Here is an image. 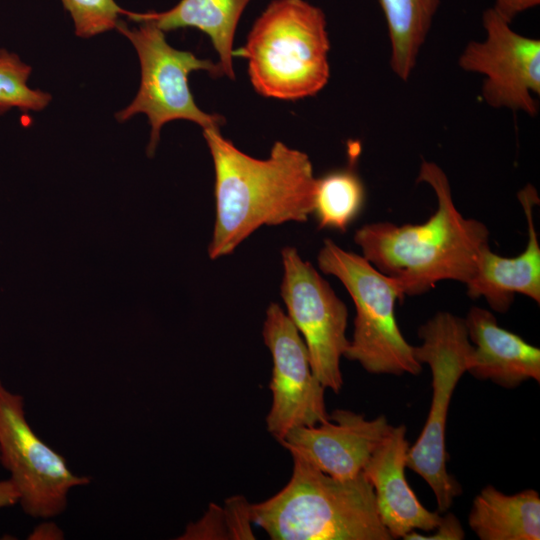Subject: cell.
Returning a JSON list of instances; mask_svg holds the SVG:
<instances>
[{"label":"cell","mask_w":540,"mask_h":540,"mask_svg":"<svg viewBox=\"0 0 540 540\" xmlns=\"http://www.w3.org/2000/svg\"><path fill=\"white\" fill-rule=\"evenodd\" d=\"M214 166L215 220L208 256L231 254L262 226L306 222L313 212L316 178L309 156L276 141L268 158H254L203 129Z\"/></svg>","instance_id":"1"},{"label":"cell","mask_w":540,"mask_h":540,"mask_svg":"<svg viewBox=\"0 0 540 540\" xmlns=\"http://www.w3.org/2000/svg\"><path fill=\"white\" fill-rule=\"evenodd\" d=\"M416 181L428 184L436 195V210L426 221L402 225L373 222L354 234L361 255L394 278L403 297L424 294L444 280L466 284L489 246L488 228L460 213L440 166L423 160Z\"/></svg>","instance_id":"2"},{"label":"cell","mask_w":540,"mask_h":540,"mask_svg":"<svg viewBox=\"0 0 540 540\" xmlns=\"http://www.w3.org/2000/svg\"><path fill=\"white\" fill-rule=\"evenodd\" d=\"M288 483L265 501L250 504L251 521L272 540H391L363 472L333 478L291 453Z\"/></svg>","instance_id":"3"},{"label":"cell","mask_w":540,"mask_h":540,"mask_svg":"<svg viewBox=\"0 0 540 540\" xmlns=\"http://www.w3.org/2000/svg\"><path fill=\"white\" fill-rule=\"evenodd\" d=\"M323 11L305 0H273L256 19L245 45L248 75L263 97L294 101L328 83L330 42Z\"/></svg>","instance_id":"4"},{"label":"cell","mask_w":540,"mask_h":540,"mask_svg":"<svg viewBox=\"0 0 540 540\" xmlns=\"http://www.w3.org/2000/svg\"><path fill=\"white\" fill-rule=\"evenodd\" d=\"M317 261L323 273L343 284L355 305L353 336L344 357L371 374L418 375L422 364L396 321V301L404 299L397 281L331 239L324 240Z\"/></svg>","instance_id":"5"},{"label":"cell","mask_w":540,"mask_h":540,"mask_svg":"<svg viewBox=\"0 0 540 540\" xmlns=\"http://www.w3.org/2000/svg\"><path fill=\"white\" fill-rule=\"evenodd\" d=\"M421 344L416 359L429 366L432 398L428 417L409 447L407 467L420 475L433 491L438 512L449 510L462 487L447 470L446 424L450 402L462 375L467 372L472 349L464 318L440 311L418 329Z\"/></svg>","instance_id":"6"},{"label":"cell","mask_w":540,"mask_h":540,"mask_svg":"<svg viewBox=\"0 0 540 540\" xmlns=\"http://www.w3.org/2000/svg\"><path fill=\"white\" fill-rule=\"evenodd\" d=\"M138 23V27L131 28L119 21L116 27L134 46L141 67L138 92L133 101L116 114V119L124 122L139 113L147 116L151 125L147 152L152 156L162 126L170 121L189 120L202 129L223 125L222 116L205 113L197 106L188 77L198 70L207 71L212 77L223 76L224 72L219 63L199 59L190 51L170 46L164 31L153 22L143 20Z\"/></svg>","instance_id":"7"},{"label":"cell","mask_w":540,"mask_h":540,"mask_svg":"<svg viewBox=\"0 0 540 540\" xmlns=\"http://www.w3.org/2000/svg\"><path fill=\"white\" fill-rule=\"evenodd\" d=\"M24 398L0 380V463L18 494L23 511L39 519L62 514L70 492L90 484L65 458L47 445L26 419Z\"/></svg>","instance_id":"8"},{"label":"cell","mask_w":540,"mask_h":540,"mask_svg":"<svg viewBox=\"0 0 540 540\" xmlns=\"http://www.w3.org/2000/svg\"><path fill=\"white\" fill-rule=\"evenodd\" d=\"M281 257L280 291L286 314L305 343L313 374L325 388L338 393L343 386L340 360L349 345L347 307L296 248L284 247Z\"/></svg>","instance_id":"9"},{"label":"cell","mask_w":540,"mask_h":540,"mask_svg":"<svg viewBox=\"0 0 540 540\" xmlns=\"http://www.w3.org/2000/svg\"><path fill=\"white\" fill-rule=\"evenodd\" d=\"M486 33L471 41L458 64L464 71L484 76L482 98L494 108L537 115L540 94V41L521 35L492 7L483 13Z\"/></svg>","instance_id":"10"},{"label":"cell","mask_w":540,"mask_h":540,"mask_svg":"<svg viewBox=\"0 0 540 540\" xmlns=\"http://www.w3.org/2000/svg\"><path fill=\"white\" fill-rule=\"evenodd\" d=\"M262 335L273 361L269 384L272 405L266 425L280 442L296 427L316 425L329 418L326 388L313 374L305 343L279 304L268 306Z\"/></svg>","instance_id":"11"},{"label":"cell","mask_w":540,"mask_h":540,"mask_svg":"<svg viewBox=\"0 0 540 540\" xmlns=\"http://www.w3.org/2000/svg\"><path fill=\"white\" fill-rule=\"evenodd\" d=\"M391 426L384 415L366 419L363 414L335 409L319 424L290 430L280 443L323 473L346 480L362 473Z\"/></svg>","instance_id":"12"},{"label":"cell","mask_w":540,"mask_h":540,"mask_svg":"<svg viewBox=\"0 0 540 540\" xmlns=\"http://www.w3.org/2000/svg\"><path fill=\"white\" fill-rule=\"evenodd\" d=\"M409 447L406 426H391L362 471L374 490L380 519L393 539L417 530L431 532L442 519L438 511L422 505L406 480Z\"/></svg>","instance_id":"13"},{"label":"cell","mask_w":540,"mask_h":540,"mask_svg":"<svg viewBox=\"0 0 540 540\" xmlns=\"http://www.w3.org/2000/svg\"><path fill=\"white\" fill-rule=\"evenodd\" d=\"M528 230L524 250L516 256L504 257L486 247L477 269L465 284L470 298L483 297L495 312L505 313L516 294L540 303V244L534 224V207L539 204L536 189L527 184L518 192Z\"/></svg>","instance_id":"14"},{"label":"cell","mask_w":540,"mask_h":540,"mask_svg":"<svg viewBox=\"0 0 540 540\" xmlns=\"http://www.w3.org/2000/svg\"><path fill=\"white\" fill-rule=\"evenodd\" d=\"M464 321L472 345L467 362L468 373L508 389L527 380L540 382L538 347L501 327L487 309L470 308Z\"/></svg>","instance_id":"15"},{"label":"cell","mask_w":540,"mask_h":540,"mask_svg":"<svg viewBox=\"0 0 540 540\" xmlns=\"http://www.w3.org/2000/svg\"><path fill=\"white\" fill-rule=\"evenodd\" d=\"M251 0H180L164 12H132L129 19L149 20L162 31L196 28L209 36L224 75L234 79L233 41L240 17Z\"/></svg>","instance_id":"16"},{"label":"cell","mask_w":540,"mask_h":540,"mask_svg":"<svg viewBox=\"0 0 540 540\" xmlns=\"http://www.w3.org/2000/svg\"><path fill=\"white\" fill-rule=\"evenodd\" d=\"M468 524L481 540H539V494L526 489L508 495L487 485L473 499Z\"/></svg>","instance_id":"17"},{"label":"cell","mask_w":540,"mask_h":540,"mask_svg":"<svg viewBox=\"0 0 540 540\" xmlns=\"http://www.w3.org/2000/svg\"><path fill=\"white\" fill-rule=\"evenodd\" d=\"M387 22L392 71L407 80L425 42L439 0H380Z\"/></svg>","instance_id":"18"},{"label":"cell","mask_w":540,"mask_h":540,"mask_svg":"<svg viewBox=\"0 0 540 540\" xmlns=\"http://www.w3.org/2000/svg\"><path fill=\"white\" fill-rule=\"evenodd\" d=\"M365 203V188L352 167L316 178L313 212L318 228L346 231Z\"/></svg>","instance_id":"19"},{"label":"cell","mask_w":540,"mask_h":540,"mask_svg":"<svg viewBox=\"0 0 540 540\" xmlns=\"http://www.w3.org/2000/svg\"><path fill=\"white\" fill-rule=\"evenodd\" d=\"M31 72V66L16 53L0 49V114L14 108L22 112L41 111L50 103L49 93L29 87Z\"/></svg>","instance_id":"20"},{"label":"cell","mask_w":540,"mask_h":540,"mask_svg":"<svg viewBox=\"0 0 540 540\" xmlns=\"http://www.w3.org/2000/svg\"><path fill=\"white\" fill-rule=\"evenodd\" d=\"M226 504L225 509L211 505L205 515L190 523L178 539H229L225 522L231 528L233 539H253L250 504L242 497L228 499Z\"/></svg>","instance_id":"21"},{"label":"cell","mask_w":540,"mask_h":540,"mask_svg":"<svg viewBox=\"0 0 540 540\" xmlns=\"http://www.w3.org/2000/svg\"><path fill=\"white\" fill-rule=\"evenodd\" d=\"M70 13L78 37L89 38L116 29L120 16L131 12L119 7L114 0H61Z\"/></svg>","instance_id":"22"},{"label":"cell","mask_w":540,"mask_h":540,"mask_svg":"<svg viewBox=\"0 0 540 540\" xmlns=\"http://www.w3.org/2000/svg\"><path fill=\"white\" fill-rule=\"evenodd\" d=\"M431 535H425L417 531L408 533L403 539H432V540H461L465 538V532L455 515L446 511V515L442 516L441 522L433 530Z\"/></svg>","instance_id":"23"},{"label":"cell","mask_w":540,"mask_h":540,"mask_svg":"<svg viewBox=\"0 0 540 540\" xmlns=\"http://www.w3.org/2000/svg\"><path fill=\"white\" fill-rule=\"evenodd\" d=\"M540 0H495L492 7L508 22H512L519 13L539 5Z\"/></svg>","instance_id":"24"},{"label":"cell","mask_w":540,"mask_h":540,"mask_svg":"<svg viewBox=\"0 0 540 540\" xmlns=\"http://www.w3.org/2000/svg\"><path fill=\"white\" fill-rule=\"evenodd\" d=\"M27 538L29 540H62L64 532L54 521L43 519L33 528Z\"/></svg>","instance_id":"25"},{"label":"cell","mask_w":540,"mask_h":540,"mask_svg":"<svg viewBox=\"0 0 540 540\" xmlns=\"http://www.w3.org/2000/svg\"><path fill=\"white\" fill-rule=\"evenodd\" d=\"M18 504V494L8 479H0V508H5Z\"/></svg>","instance_id":"26"}]
</instances>
